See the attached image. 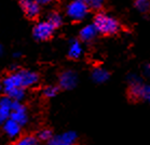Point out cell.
Wrapping results in <instances>:
<instances>
[{
    "label": "cell",
    "instance_id": "cell-20",
    "mask_svg": "<svg viewBox=\"0 0 150 145\" xmlns=\"http://www.w3.org/2000/svg\"><path fill=\"white\" fill-rule=\"evenodd\" d=\"M38 139L39 141H50L52 138H53V133H52V130L50 129H42L38 132Z\"/></svg>",
    "mask_w": 150,
    "mask_h": 145
},
{
    "label": "cell",
    "instance_id": "cell-15",
    "mask_svg": "<svg viewBox=\"0 0 150 145\" xmlns=\"http://www.w3.org/2000/svg\"><path fill=\"white\" fill-rule=\"evenodd\" d=\"M6 94L13 101H22L25 97V89L24 88H13L10 91L6 92Z\"/></svg>",
    "mask_w": 150,
    "mask_h": 145
},
{
    "label": "cell",
    "instance_id": "cell-1",
    "mask_svg": "<svg viewBox=\"0 0 150 145\" xmlns=\"http://www.w3.org/2000/svg\"><path fill=\"white\" fill-rule=\"evenodd\" d=\"M39 81V75L30 70H18L7 76L2 81L4 92L10 91L13 88H29L35 86Z\"/></svg>",
    "mask_w": 150,
    "mask_h": 145
},
{
    "label": "cell",
    "instance_id": "cell-19",
    "mask_svg": "<svg viewBox=\"0 0 150 145\" xmlns=\"http://www.w3.org/2000/svg\"><path fill=\"white\" fill-rule=\"evenodd\" d=\"M48 21L50 22L55 28H57V27H59L62 25V23H63V18H62V16L59 14L54 12V13H51L49 15Z\"/></svg>",
    "mask_w": 150,
    "mask_h": 145
},
{
    "label": "cell",
    "instance_id": "cell-10",
    "mask_svg": "<svg viewBox=\"0 0 150 145\" xmlns=\"http://www.w3.org/2000/svg\"><path fill=\"white\" fill-rule=\"evenodd\" d=\"M12 102L13 100L7 97H2L0 99V124H4L11 116L12 112Z\"/></svg>",
    "mask_w": 150,
    "mask_h": 145
},
{
    "label": "cell",
    "instance_id": "cell-14",
    "mask_svg": "<svg viewBox=\"0 0 150 145\" xmlns=\"http://www.w3.org/2000/svg\"><path fill=\"white\" fill-rule=\"evenodd\" d=\"M110 77V74L108 70H106L105 68L102 67H97L94 68L92 72V79L94 80V82L96 83H104L106 81H108Z\"/></svg>",
    "mask_w": 150,
    "mask_h": 145
},
{
    "label": "cell",
    "instance_id": "cell-6",
    "mask_svg": "<svg viewBox=\"0 0 150 145\" xmlns=\"http://www.w3.org/2000/svg\"><path fill=\"white\" fill-rule=\"evenodd\" d=\"M78 83V75L75 70L67 69L61 72L58 77V87L64 90L74 89Z\"/></svg>",
    "mask_w": 150,
    "mask_h": 145
},
{
    "label": "cell",
    "instance_id": "cell-2",
    "mask_svg": "<svg viewBox=\"0 0 150 145\" xmlns=\"http://www.w3.org/2000/svg\"><path fill=\"white\" fill-rule=\"evenodd\" d=\"M129 90L127 94L132 101H144L150 104V85L145 83L140 77L131 74L127 77Z\"/></svg>",
    "mask_w": 150,
    "mask_h": 145
},
{
    "label": "cell",
    "instance_id": "cell-13",
    "mask_svg": "<svg viewBox=\"0 0 150 145\" xmlns=\"http://www.w3.org/2000/svg\"><path fill=\"white\" fill-rule=\"evenodd\" d=\"M82 45L79 40L77 39H71L70 40V45L68 50V58L71 60H78L82 55Z\"/></svg>",
    "mask_w": 150,
    "mask_h": 145
},
{
    "label": "cell",
    "instance_id": "cell-9",
    "mask_svg": "<svg viewBox=\"0 0 150 145\" xmlns=\"http://www.w3.org/2000/svg\"><path fill=\"white\" fill-rule=\"evenodd\" d=\"M20 6L29 18H36L40 13V4L36 0H20Z\"/></svg>",
    "mask_w": 150,
    "mask_h": 145
},
{
    "label": "cell",
    "instance_id": "cell-5",
    "mask_svg": "<svg viewBox=\"0 0 150 145\" xmlns=\"http://www.w3.org/2000/svg\"><path fill=\"white\" fill-rule=\"evenodd\" d=\"M54 31H55V27L49 21L40 22V23H38L34 27L33 35H34V38L36 40L45 41V40L50 39L53 36Z\"/></svg>",
    "mask_w": 150,
    "mask_h": 145
},
{
    "label": "cell",
    "instance_id": "cell-17",
    "mask_svg": "<svg viewBox=\"0 0 150 145\" xmlns=\"http://www.w3.org/2000/svg\"><path fill=\"white\" fill-rule=\"evenodd\" d=\"M134 4L138 11L140 12H147L150 9V1L149 0H135Z\"/></svg>",
    "mask_w": 150,
    "mask_h": 145
},
{
    "label": "cell",
    "instance_id": "cell-22",
    "mask_svg": "<svg viewBox=\"0 0 150 145\" xmlns=\"http://www.w3.org/2000/svg\"><path fill=\"white\" fill-rule=\"evenodd\" d=\"M143 72L146 77H150V63H148V64H146V65L144 66Z\"/></svg>",
    "mask_w": 150,
    "mask_h": 145
},
{
    "label": "cell",
    "instance_id": "cell-3",
    "mask_svg": "<svg viewBox=\"0 0 150 145\" xmlns=\"http://www.w3.org/2000/svg\"><path fill=\"white\" fill-rule=\"evenodd\" d=\"M94 25L99 34L103 35H113L118 33L120 28V25L116 18L104 13H98L96 15L94 18Z\"/></svg>",
    "mask_w": 150,
    "mask_h": 145
},
{
    "label": "cell",
    "instance_id": "cell-24",
    "mask_svg": "<svg viewBox=\"0 0 150 145\" xmlns=\"http://www.w3.org/2000/svg\"><path fill=\"white\" fill-rule=\"evenodd\" d=\"M1 52H2V47H1V45H0V54H1Z\"/></svg>",
    "mask_w": 150,
    "mask_h": 145
},
{
    "label": "cell",
    "instance_id": "cell-21",
    "mask_svg": "<svg viewBox=\"0 0 150 145\" xmlns=\"http://www.w3.org/2000/svg\"><path fill=\"white\" fill-rule=\"evenodd\" d=\"M86 4L89 6L90 9H94V10H98L103 7V0H84Z\"/></svg>",
    "mask_w": 150,
    "mask_h": 145
},
{
    "label": "cell",
    "instance_id": "cell-11",
    "mask_svg": "<svg viewBox=\"0 0 150 145\" xmlns=\"http://www.w3.org/2000/svg\"><path fill=\"white\" fill-rule=\"evenodd\" d=\"M97 34H98V31H97L96 26L93 23V24L86 25L85 27L82 28L81 31H80L79 37H80V39H81L82 41L89 42V41H92L93 39L97 36Z\"/></svg>",
    "mask_w": 150,
    "mask_h": 145
},
{
    "label": "cell",
    "instance_id": "cell-16",
    "mask_svg": "<svg viewBox=\"0 0 150 145\" xmlns=\"http://www.w3.org/2000/svg\"><path fill=\"white\" fill-rule=\"evenodd\" d=\"M15 145H39V139L34 135H25L18 139Z\"/></svg>",
    "mask_w": 150,
    "mask_h": 145
},
{
    "label": "cell",
    "instance_id": "cell-12",
    "mask_svg": "<svg viewBox=\"0 0 150 145\" xmlns=\"http://www.w3.org/2000/svg\"><path fill=\"white\" fill-rule=\"evenodd\" d=\"M21 128H22V126H21L18 122H16L15 120L11 119V118H9L8 120H6V122L4 124V132H6L10 138H15V136H17V135L20 134Z\"/></svg>",
    "mask_w": 150,
    "mask_h": 145
},
{
    "label": "cell",
    "instance_id": "cell-4",
    "mask_svg": "<svg viewBox=\"0 0 150 145\" xmlns=\"http://www.w3.org/2000/svg\"><path fill=\"white\" fill-rule=\"evenodd\" d=\"M89 9L84 0H71L67 6L66 13L72 21H82L89 13Z\"/></svg>",
    "mask_w": 150,
    "mask_h": 145
},
{
    "label": "cell",
    "instance_id": "cell-7",
    "mask_svg": "<svg viewBox=\"0 0 150 145\" xmlns=\"http://www.w3.org/2000/svg\"><path fill=\"white\" fill-rule=\"evenodd\" d=\"M10 118L18 122L21 126H24L27 124V109H26L25 105L21 104V101H13L12 102V112H11Z\"/></svg>",
    "mask_w": 150,
    "mask_h": 145
},
{
    "label": "cell",
    "instance_id": "cell-8",
    "mask_svg": "<svg viewBox=\"0 0 150 145\" xmlns=\"http://www.w3.org/2000/svg\"><path fill=\"white\" fill-rule=\"evenodd\" d=\"M78 140V134L75 131H66L55 135L49 141L48 145H75Z\"/></svg>",
    "mask_w": 150,
    "mask_h": 145
},
{
    "label": "cell",
    "instance_id": "cell-25",
    "mask_svg": "<svg viewBox=\"0 0 150 145\" xmlns=\"http://www.w3.org/2000/svg\"><path fill=\"white\" fill-rule=\"evenodd\" d=\"M2 88H4V86H2V83H1V82H0V90H1V89H2Z\"/></svg>",
    "mask_w": 150,
    "mask_h": 145
},
{
    "label": "cell",
    "instance_id": "cell-23",
    "mask_svg": "<svg viewBox=\"0 0 150 145\" xmlns=\"http://www.w3.org/2000/svg\"><path fill=\"white\" fill-rule=\"evenodd\" d=\"M38 4H50L51 1H53V0H36Z\"/></svg>",
    "mask_w": 150,
    "mask_h": 145
},
{
    "label": "cell",
    "instance_id": "cell-18",
    "mask_svg": "<svg viewBox=\"0 0 150 145\" xmlns=\"http://www.w3.org/2000/svg\"><path fill=\"white\" fill-rule=\"evenodd\" d=\"M58 91H59V87L48 86V87H45V90H43V95H45V97L51 99V97H54L57 95Z\"/></svg>",
    "mask_w": 150,
    "mask_h": 145
}]
</instances>
